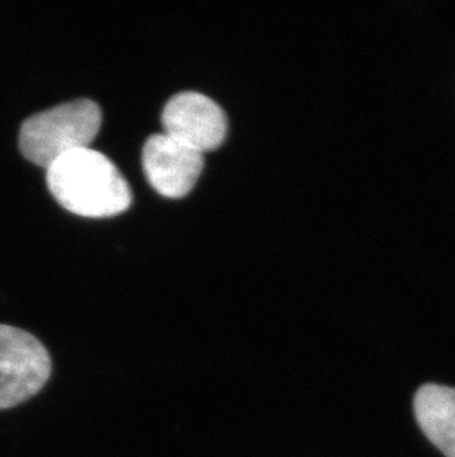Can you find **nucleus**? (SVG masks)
<instances>
[{"mask_svg": "<svg viewBox=\"0 0 455 457\" xmlns=\"http://www.w3.org/2000/svg\"><path fill=\"white\" fill-rule=\"evenodd\" d=\"M47 188L61 206L85 218L120 215L132 204L130 187L107 155L80 148L46 168Z\"/></svg>", "mask_w": 455, "mask_h": 457, "instance_id": "1", "label": "nucleus"}, {"mask_svg": "<svg viewBox=\"0 0 455 457\" xmlns=\"http://www.w3.org/2000/svg\"><path fill=\"white\" fill-rule=\"evenodd\" d=\"M101 121L103 112L95 101L60 104L22 123L20 150L29 162L46 169L62 155L89 147Z\"/></svg>", "mask_w": 455, "mask_h": 457, "instance_id": "2", "label": "nucleus"}, {"mask_svg": "<svg viewBox=\"0 0 455 457\" xmlns=\"http://www.w3.org/2000/svg\"><path fill=\"white\" fill-rule=\"evenodd\" d=\"M51 355L22 328L0 324V410L35 397L51 378Z\"/></svg>", "mask_w": 455, "mask_h": 457, "instance_id": "3", "label": "nucleus"}, {"mask_svg": "<svg viewBox=\"0 0 455 457\" xmlns=\"http://www.w3.org/2000/svg\"><path fill=\"white\" fill-rule=\"evenodd\" d=\"M161 125L163 134L203 154L219 147L228 132L224 110L209 96L191 91L168 101L161 112Z\"/></svg>", "mask_w": 455, "mask_h": 457, "instance_id": "4", "label": "nucleus"}, {"mask_svg": "<svg viewBox=\"0 0 455 457\" xmlns=\"http://www.w3.org/2000/svg\"><path fill=\"white\" fill-rule=\"evenodd\" d=\"M144 172L151 187L169 199L189 195L204 168V154L170 138L155 134L142 150Z\"/></svg>", "mask_w": 455, "mask_h": 457, "instance_id": "5", "label": "nucleus"}, {"mask_svg": "<svg viewBox=\"0 0 455 457\" xmlns=\"http://www.w3.org/2000/svg\"><path fill=\"white\" fill-rule=\"evenodd\" d=\"M414 413L425 436L447 457H455V388L423 385L414 398Z\"/></svg>", "mask_w": 455, "mask_h": 457, "instance_id": "6", "label": "nucleus"}]
</instances>
